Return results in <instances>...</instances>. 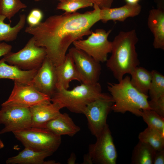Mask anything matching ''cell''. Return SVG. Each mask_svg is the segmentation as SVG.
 I'll return each mask as SVG.
<instances>
[{"mask_svg":"<svg viewBox=\"0 0 164 164\" xmlns=\"http://www.w3.org/2000/svg\"><path fill=\"white\" fill-rule=\"evenodd\" d=\"M93 6V10L84 13L50 16L35 26H28L25 32L32 35L36 45L45 48L46 56L57 66L64 61L71 44L89 35L91 27L100 21L101 9Z\"/></svg>","mask_w":164,"mask_h":164,"instance_id":"6da1fadb","label":"cell"},{"mask_svg":"<svg viewBox=\"0 0 164 164\" xmlns=\"http://www.w3.org/2000/svg\"><path fill=\"white\" fill-rule=\"evenodd\" d=\"M138 40L136 31L132 29L120 32L112 42L111 54L106 65L118 82L139 64L135 47Z\"/></svg>","mask_w":164,"mask_h":164,"instance_id":"7a4b0ae2","label":"cell"},{"mask_svg":"<svg viewBox=\"0 0 164 164\" xmlns=\"http://www.w3.org/2000/svg\"><path fill=\"white\" fill-rule=\"evenodd\" d=\"M107 88L114 101L111 110L114 112L124 114L129 112L141 117L143 110L151 109L148 95L135 88L131 82L130 77L128 76L118 83L108 82Z\"/></svg>","mask_w":164,"mask_h":164,"instance_id":"3957f363","label":"cell"},{"mask_svg":"<svg viewBox=\"0 0 164 164\" xmlns=\"http://www.w3.org/2000/svg\"><path fill=\"white\" fill-rule=\"evenodd\" d=\"M99 99L112 98L111 95L102 92L101 85L97 82L94 84L82 83L70 90L57 89L50 100L61 109L66 108L72 112L83 114L88 104Z\"/></svg>","mask_w":164,"mask_h":164,"instance_id":"277c9868","label":"cell"},{"mask_svg":"<svg viewBox=\"0 0 164 164\" xmlns=\"http://www.w3.org/2000/svg\"><path fill=\"white\" fill-rule=\"evenodd\" d=\"M25 147L54 152L60 147L61 136L45 128L30 127L12 132Z\"/></svg>","mask_w":164,"mask_h":164,"instance_id":"5b68a950","label":"cell"},{"mask_svg":"<svg viewBox=\"0 0 164 164\" xmlns=\"http://www.w3.org/2000/svg\"><path fill=\"white\" fill-rule=\"evenodd\" d=\"M44 47L36 45L32 36L22 49L16 53L11 52L4 56L6 62L25 70L39 69L46 56Z\"/></svg>","mask_w":164,"mask_h":164,"instance_id":"8992f818","label":"cell"},{"mask_svg":"<svg viewBox=\"0 0 164 164\" xmlns=\"http://www.w3.org/2000/svg\"><path fill=\"white\" fill-rule=\"evenodd\" d=\"M111 32V30L106 31L102 29H98L94 32L92 31L87 39L76 40L73 44L74 47L83 51L97 62H105L108 54L111 51L112 42L108 39Z\"/></svg>","mask_w":164,"mask_h":164,"instance_id":"52a82bcc","label":"cell"},{"mask_svg":"<svg viewBox=\"0 0 164 164\" xmlns=\"http://www.w3.org/2000/svg\"><path fill=\"white\" fill-rule=\"evenodd\" d=\"M88 146L87 154L92 164H116L117 151L108 125Z\"/></svg>","mask_w":164,"mask_h":164,"instance_id":"ba28073f","label":"cell"},{"mask_svg":"<svg viewBox=\"0 0 164 164\" xmlns=\"http://www.w3.org/2000/svg\"><path fill=\"white\" fill-rule=\"evenodd\" d=\"M14 86L8 99L1 105H11L30 108L51 101V98L31 84L14 81Z\"/></svg>","mask_w":164,"mask_h":164,"instance_id":"9c48e42d","label":"cell"},{"mask_svg":"<svg viewBox=\"0 0 164 164\" xmlns=\"http://www.w3.org/2000/svg\"><path fill=\"white\" fill-rule=\"evenodd\" d=\"M114 102L112 99H99L89 104L83 114L86 116L91 134L96 137L108 126L107 118Z\"/></svg>","mask_w":164,"mask_h":164,"instance_id":"30bf717a","label":"cell"},{"mask_svg":"<svg viewBox=\"0 0 164 164\" xmlns=\"http://www.w3.org/2000/svg\"><path fill=\"white\" fill-rule=\"evenodd\" d=\"M0 124L5 127L0 134L21 130L31 127V114L29 108L11 105H1Z\"/></svg>","mask_w":164,"mask_h":164,"instance_id":"8fae6325","label":"cell"},{"mask_svg":"<svg viewBox=\"0 0 164 164\" xmlns=\"http://www.w3.org/2000/svg\"><path fill=\"white\" fill-rule=\"evenodd\" d=\"M68 53L73 60L82 83L94 84L98 82L101 70L100 63L74 46L69 50Z\"/></svg>","mask_w":164,"mask_h":164,"instance_id":"7c38bea8","label":"cell"},{"mask_svg":"<svg viewBox=\"0 0 164 164\" xmlns=\"http://www.w3.org/2000/svg\"><path fill=\"white\" fill-rule=\"evenodd\" d=\"M57 82L56 66L46 56L30 84L51 98L56 90Z\"/></svg>","mask_w":164,"mask_h":164,"instance_id":"4fadbf2b","label":"cell"},{"mask_svg":"<svg viewBox=\"0 0 164 164\" xmlns=\"http://www.w3.org/2000/svg\"><path fill=\"white\" fill-rule=\"evenodd\" d=\"M31 127L44 128L46 124L60 113L61 108L51 101L43 103L30 108Z\"/></svg>","mask_w":164,"mask_h":164,"instance_id":"5bb4252c","label":"cell"},{"mask_svg":"<svg viewBox=\"0 0 164 164\" xmlns=\"http://www.w3.org/2000/svg\"><path fill=\"white\" fill-rule=\"evenodd\" d=\"M53 153L25 147L18 155L8 158L6 163L7 164H58L54 160L45 161L46 158L51 155Z\"/></svg>","mask_w":164,"mask_h":164,"instance_id":"9a60e30c","label":"cell"},{"mask_svg":"<svg viewBox=\"0 0 164 164\" xmlns=\"http://www.w3.org/2000/svg\"><path fill=\"white\" fill-rule=\"evenodd\" d=\"M147 24L154 36V47L164 50V6H157L149 11Z\"/></svg>","mask_w":164,"mask_h":164,"instance_id":"2e32d148","label":"cell"},{"mask_svg":"<svg viewBox=\"0 0 164 164\" xmlns=\"http://www.w3.org/2000/svg\"><path fill=\"white\" fill-rule=\"evenodd\" d=\"M57 89H68L73 80L82 82V79L70 54H67L64 61L56 67Z\"/></svg>","mask_w":164,"mask_h":164,"instance_id":"e0dca14e","label":"cell"},{"mask_svg":"<svg viewBox=\"0 0 164 164\" xmlns=\"http://www.w3.org/2000/svg\"><path fill=\"white\" fill-rule=\"evenodd\" d=\"M141 9L142 6L138 3L132 4L127 3L119 7L101 9L100 20L104 23L110 20L124 22L129 17L138 15Z\"/></svg>","mask_w":164,"mask_h":164,"instance_id":"ac0fdd59","label":"cell"},{"mask_svg":"<svg viewBox=\"0 0 164 164\" xmlns=\"http://www.w3.org/2000/svg\"><path fill=\"white\" fill-rule=\"evenodd\" d=\"M44 128L60 136L67 135L73 137L80 130V127L75 124L68 114L61 113L48 121Z\"/></svg>","mask_w":164,"mask_h":164,"instance_id":"d6986e66","label":"cell"},{"mask_svg":"<svg viewBox=\"0 0 164 164\" xmlns=\"http://www.w3.org/2000/svg\"><path fill=\"white\" fill-rule=\"evenodd\" d=\"M38 70H23L16 66L7 64L3 58L0 60V79H8L30 84Z\"/></svg>","mask_w":164,"mask_h":164,"instance_id":"ffe728a7","label":"cell"},{"mask_svg":"<svg viewBox=\"0 0 164 164\" xmlns=\"http://www.w3.org/2000/svg\"><path fill=\"white\" fill-rule=\"evenodd\" d=\"M156 151L149 144L139 141L133 150L131 163L153 164Z\"/></svg>","mask_w":164,"mask_h":164,"instance_id":"44dd1931","label":"cell"},{"mask_svg":"<svg viewBox=\"0 0 164 164\" xmlns=\"http://www.w3.org/2000/svg\"><path fill=\"white\" fill-rule=\"evenodd\" d=\"M6 17L0 14V41H12L15 40L19 33L24 27L26 21V16L25 14L19 15V19L18 23L13 27L10 23L7 24L4 22Z\"/></svg>","mask_w":164,"mask_h":164,"instance_id":"7402d4cb","label":"cell"},{"mask_svg":"<svg viewBox=\"0 0 164 164\" xmlns=\"http://www.w3.org/2000/svg\"><path fill=\"white\" fill-rule=\"evenodd\" d=\"M130 74L132 85L141 93L148 95L152 77L151 72L138 66Z\"/></svg>","mask_w":164,"mask_h":164,"instance_id":"603a6c76","label":"cell"},{"mask_svg":"<svg viewBox=\"0 0 164 164\" xmlns=\"http://www.w3.org/2000/svg\"><path fill=\"white\" fill-rule=\"evenodd\" d=\"M139 141L149 144L156 151L164 149V135L153 128L147 127L138 135Z\"/></svg>","mask_w":164,"mask_h":164,"instance_id":"cb8c5ba5","label":"cell"},{"mask_svg":"<svg viewBox=\"0 0 164 164\" xmlns=\"http://www.w3.org/2000/svg\"><path fill=\"white\" fill-rule=\"evenodd\" d=\"M151 72L152 77L148 93L150 100L155 101L164 95V76L156 70Z\"/></svg>","mask_w":164,"mask_h":164,"instance_id":"d4e9b609","label":"cell"},{"mask_svg":"<svg viewBox=\"0 0 164 164\" xmlns=\"http://www.w3.org/2000/svg\"><path fill=\"white\" fill-rule=\"evenodd\" d=\"M141 117L148 127L155 129L164 135V117L151 109L143 110Z\"/></svg>","mask_w":164,"mask_h":164,"instance_id":"484cf974","label":"cell"},{"mask_svg":"<svg viewBox=\"0 0 164 164\" xmlns=\"http://www.w3.org/2000/svg\"><path fill=\"white\" fill-rule=\"evenodd\" d=\"M27 7L21 0H0V14L9 19H11L21 9Z\"/></svg>","mask_w":164,"mask_h":164,"instance_id":"4316f807","label":"cell"},{"mask_svg":"<svg viewBox=\"0 0 164 164\" xmlns=\"http://www.w3.org/2000/svg\"><path fill=\"white\" fill-rule=\"evenodd\" d=\"M93 4L89 0H67L60 1L56 9L65 11V13H71L78 10L93 6Z\"/></svg>","mask_w":164,"mask_h":164,"instance_id":"83f0119b","label":"cell"},{"mask_svg":"<svg viewBox=\"0 0 164 164\" xmlns=\"http://www.w3.org/2000/svg\"><path fill=\"white\" fill-rule=\"evenodd\" d=\"M43 13L40 9L35 8L32 9L26 18L28 26L33 27L39 24L43 17Z\"/></svg>","mask_w":164,"mask_h":164,"instance_id":"f1b7e54d","label":"cell"},{"mask_svg":"<svg viewBox=\"0 0 164 164\" xmlns=\"http://www.w3.org/2000/svg\"><path fill=\"white\" fill-rule=\"evenodd\" d=\"M151 109L164 117V95L155 101H148Z\"/></svg>","mask_w":164,"mask_h":164,"instance_id":"f546056e","label":"cell"},{"mask_svg":"<svg viewBox=\"0 0 164 164\" xmlns=\"http://www.w3.org/2000/svg\"><path fill=\"white\" fill-rule=\"evenodd\" d=\"M93 4L97 5L101 9L111 8L114 0H89Z\"/></svg>","mask_w":164,"mask_h":164,"instance_id":"4dcf8cb0","label":"cell"},{"mask_svg":"<svg viewBox=\"0 0 164 164\" xmlns=\"http://www.w3.org/2000/svg\"><path fill=\"white\" fill-rule=\"evenodd\" d=\"M164 164V149L156 151L155 155L153 164Z\"/></svg>","mask_w":164,"mask_h":164,"instance_id":"1f68e13d","label":"cell"},{"mask_svg":"<svg viewBox=\"0 0 164 164\" xmlns=\"http://www.w3.org/2000/svg\"><path fill=\"white\" fill-rule=\"evenodd\" d=\"M12 48L11 45L5 42L0 43V57L11 52Z\"/></svg>","mask_w":164,"mask_h":164,"instance_id":"d6a6232c","label":"cell"},{"mask_svg":"<svg viewBox=\"0 0 164 164\" xmlns=\"http://www.w3.org/2000/svg\"><path fill=\"white\" fill-rule=\"evenodd\" d=\"M76 156L74 153H72L67 161V163L69 164H73L75 163Z\"/></svg>","mask_w":164,"mask_h":164,"instance_id":"836d02e7","label":"cell"},{"mask_svg":"<svg viewBox=\"0 0 164 164\" xmlns=\"http://www.w3.org/2000/svg\"><path fill=\"white\" fill-rule=\"evenodd\" d=\"M83 163V164H92L91 160L87 153L84 155Z\"/></svg>","mask_w":164,"mask_h":164,"instance_id":"e575fe53","label":"cell"},{"mask_svg":"<svg viewBox=\"0 0 164 164\" xmlns=\"http://www.w3.org/2000/svg\"><path fill=\"white\" fill-rule=\"evenodd\" d=\"M126 3L132 4H135L138 3L140 0H125Z\"/></svg>","mask_w":164,"mask_h":164,"instance_id":"d590c367","label":"cell"},{"mask_svg":"<svg viewBox=\"0 0 164 164\" xmlns=\"http://www.w3.org/2000/svg\"><path fill=\"white\" fill-rule=\"evenodd\" d=\"M4 145L0 139V149L3 148Z\"/></svg>","mask_w":164,"mask_h":164,"instance_id":"8d00e7d4","label":"cell"},{"mask_svg":"<svg viewBox=\"0 0 164 164\" xmlns=\"http://www.w3.org/2000/svg\"></svg>","mask_w":164,"mask_h":164,"instance_id":"74e56055","label":"cell"}]
</instances>
